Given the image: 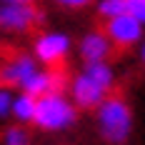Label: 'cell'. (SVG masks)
<instances>
[{"mask_svg":"<svg viewBox=\"0 0 145 145\" xmlns=\"http://www.w3.org/2000/svg\"><path fill=\"white\" fill-rule=\"evenodd\" d=\"M115 85V70L108 60L100 63H85L83 70L70 80V100L75 108L95 110L100 100Z\"/></svg>","mask_w":145,"mask_h":145,"instance_id":"6da1fadb","label":"cell"},{"mask_svg":"<svg viewBox=\"0 0 145 145\" xmlns=\"http://www.w3.org/2000/svg\"><path fill=\"white\" fill-rule=\"evenodd\" d=\"M95 118H98V130L105 143L123 145L133 135V110L118 95H105L100 105L95 108Z\"/></svg>","mask_w":145,"mask_h":145,"instance_id":"7a4b0ae2","label":"cell"},{"mask_svg":"<svg viewBox=\"0 0 145 145\" xmlns=\"http://www.w3.org/2000/svg\"><path fill=\"white\" fill-rule=\"evenodd\" d=\"M78 120V108L65 93H48L35 98V115L33 123L48 133H60L75 125Z\"/></svg>","mask_w":145,"mask_h":145,"instance_id":"3957f363","label":"cell"},{"mask_svg":"<svg viewBox=\"0 0 145 145\" xmlns=\"http://www.w3.org/2000/svg\"><path fill=\"white\" fill-rule=\"evenodd\" d=\"M33 50H35L33 58L38 60V63L53 68V65H60L63 60L70 55L72 40H70V35L63 33V30H48V33H40V35L35 38Z\"/></svg>","mask_w":145,"mask_h":145,"instance_id":"277c9868","label":"cell"},{"mask_svg":"<svg viewBox=\"0 0 145 145\" xmlns=\"http://www.w3.org/2000/svg\"><path fill=\"white\" fill-rule=\"evenodd\" d=\"M40 20H43L40 10H35L30 3H8V5H0V30L28 33Z\"/></svg>","mask_w":145,"mask_h":145,"instance_id":"5b68a950","label":"cell"},{"mask_svg":"<svg viewBox=\"0 0 145 145\" xmlns=\"http://www.w3.org/2000/svg\"><path fill=\"white\" fill-rule=\"evenodd\" d=\"M105 35H108L110 45L130 48V45H138L143 40V23L138 18L128 15V13H120V15H115V18L108 20Z\"/></svg>","mask_w":145,"mask_h":145,"instance_id":"8992f818","label":"cell"},{"mask_svg":"<svg viewBox=\"0 0 145 145\" xmlns=\"http://www.w3.org/2000/svg\"><path fill=\"white\" fill-rule=\"evenodd\" d=\"M38 70H40V63L33 55L20 53V55H13L8 63H3V68H0V83L5 88H23Z\"/></svg>","mask_w":145,"mask_h":145,"instance_id":"52a82bcc","label":"cell"},{"mask_svg":"<svg viewBox=\"0 0 145 145\" xmlns=\"http://www.w3.org/2000/svg\"><path fill=\"white\" fill-rule=\"evenodd\" d=\"M20 90L33 95V98H40V95H48V93H63L65 90V75L60 70H43L40 68Z\"/></svg>","mask_w":145,"mask_h":145,"instance_id":"ba28073f","label":"cell"},{"mask_svg":"<svg viewBox=\"0 0 145 145\" xmlns=\"http://www.w3.org/2000/svg\"><path fill=\"white\" fill-rule=\"evenodd\" d=\"M110 48L113 45L108 40V35L100 30H93V33H85L80 40V58L85 63H100V60H108Z\"/></svg>","mask_w":145,"mask_h":145,"instance_id":"9c48e42d","label":"cell"},{"mask_svg":"<svg viewBox=\"0 0 145 145\" xmlns=\"http://www.w3.org/2000/svg\"><path fill=\"white\" fill-rule=\"evenodd\" d=\"M10 115H13L18 123H33V115H35V98H33V95H28V93L13 95Z\"/></svg>","mask_w":145,"mask_h":145,"instance_id":"30bf717a","label":"cell"},{"mask_svg":"<svg viewBox=\"0 0 145 145\" xmlns=\"http://www.w3.org/2000/svg\"><path fill=\"white\" fill-rule=\"evenodd\" d=\"M3 145H30L28 130L23 125H13L3 133Z\"/></svg>","mask_w":145,"mask_h":145,"instance_id":"8fae6325","label":"cell"},{"mask_svg":"<svg viewBox=\"0 0 145 145\" xmlns=\"http://www.w3.org/2000/svg\"><path fill=\"white\" fill-rule=\"evenodd\" d=\"M98 13L110 20V18H115V15L125 13V0H100V3H98Z\"/></svg>","mask_w":145,"mask_h":145,"instance_id":"7c38bea8","label":"cell"},{"mask_svg":"<svg viewBox=\"0 0 145 145\" xmlns=\"http://www.w3.org/2000/svg\"><path fill=\"white\" fill-rule=\"evenodd\" d=\"M125 13L143 23L145 20V0H125Z\"/></svg>","mask_w":145,"mask_h":145,"instance_id":"4fadbf2b","label":"cell"},{"mask_svg":"<svg viewBox=\"0 0 145 145\" xmlns=\"http://www.w3.org/2000/svg\"><path fill=\"white\" fill-rule=\"evenodd\" d=\"M10 105H13V93L5 85H0V118L10 115Z\"/></svg>","mask_w":145,"mask_h":145,"instance_id":"5bb4252c","label":"cell"},{"mask_svg":"<svg viewBox=\"0 0 145 145\" xmlns=\"http://www.w3.org/2000/svg\"><path fill=\"white\" fill-rule=\"evenodd\" d=\"M58 5H63V8H72V10H78V8H85V5H90L93 0H55Z\"/></svg>","mask_w":145,"mask_h":145,"instance_id":"9a60e30c","label":"cell"},{"mask_svg":"<svg viewBox=\"0 0 145 145\" xmlns=\"http://www.w3.org/2000/svg\"><path fill=\"white\" fill-rule=\"evenodd\" d=\"M8 3H33V0H0V5H8Z\"/></svg>","mask_w":145,"mask_h":145,"instance_id":"2e32d148","label":"cell"}]
</instances>
